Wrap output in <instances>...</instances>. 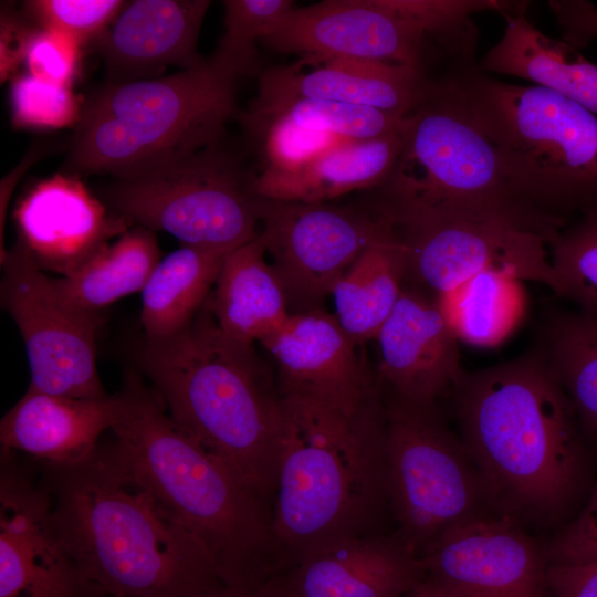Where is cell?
<instances>
[{
  "label": "cell",
  "instance_id": "obj_1",
  "mask_svg": "<svg viewBox=\"0 0 597 597\" xmlns=\"http://www.w3.org/2000/svg\"><path fill=\"white\" fill-rule=\"evenodd\" d=\"M113 453L174 522L210 555L222 583L262 586L286 566L272 510L224 463L174 422L134 374L119 391Z\"/></svg>",
  "mask_w": 597,
  "mask_h": 597
},
{
  "label": "cell",
  "instance_id": "obj_2",
  "mask_svg": "<svg viewBox=\"0 0 597 597\" xmlns=\"http://www.w3.org/2000/svg\"><path fill=\"white\" fill-rule=\"evenodd\" d=\"M61 541L107 597H190L221 582L203 546L158 506L109 444L35 461Z\"/></svg>",
  "mask_w": 597,
  "mask_h": 597
},
{
  "label": "cell",
  "instance_id": "obj_3",
  "mask_svg": "<svg viewBox=\"0 0 597 597\" xmlns=\"http://www.w3.org/2000/svg\"><path fill=\"white\" fill-rule=\"evenodd\" d=\"M137 363L177 427L272 510L285 412L253 346L226 336L203 306L176 335L144 341Z\"/></svg>",
  "mask_w": 597,
  "mask_h": 597
},
{
  "label": "cell",
  "instance_id": "obj_4",
  "mask_svg": "<svg viewBox=\"0 0 597 597\" xmlns=\"http://www.w3.org/2000/svg\"><path fill=\"white\" fill-rule=\"evenodd\" d=\"M452 392L488 499L538 519L561 510L578 472L575 410L543 354L464 371Z\"/></svg>",
  "mask_w": 597,
  "mask_h": 597
},
{
  "label": "cell",
  "instance_id": "obj_5",
  "mask_svg": "<svg viewBox=\"0 0 597 597\" xmlns=\"http://www.w3.org/2000/svg\"><path fill=\"white\" fill-rule=\"evenodd\" d=\"M282 400L272 528L286 568L317 546L374 533L389 496L384 402L346 417Z\"/></svg>",
  "mask_w": 597,
  "mask_h": 597
},
{
  "label": "cell",
  "instance_id": "obj_6",
  "mask_svg": "<svg viewBox=\"0 0 597 597\" xmlns=\"http://www.w3.org/2000/svg\"><path fill=\"white\" fill-rule=\"evenodd\" d=\"M235 83L209 59L167 76L106 84L83 105L67 169L127 177L222 140Z\"/></svg>",
  "mask_w": 597,
  "mask_h": 597
},
{
  "label": "cell",
  "instance_id": "obj_7",
  "mask_svg": "<svg viewBox=\"0 0 597 597\" xmlns=\"http://www.w3.org/2000/svg\"><path fill=\"white\" fill-rule=\"evenodd\" d=\"M519 195L561 219L597 207V115L538 85L476 66L450 73Z\"/></svg>",
  "mask_w": 597,
  "mask_h": 597
},
{
  "label": "cell",
  "instance_id": "obj_8",
  "mask_svg": "<svg viewBox=\"0 0 597 597\" xmlns=\"http://www.w3.org/2000/svg\"><path fill=\"white\" fill-rule=\"evenodd\" d=\"M374 190L440 216L506 220L555 237L566 222L519 195L449 73L432 78L406 116L397 164Z\"/></svg>",
  "mask_w": 597,
  "mask_h": 597
},
{
  "label": "cell",
  "instance_id": "obj_9",
  "mask_svg": "<svg viewBox=\"0 0 597 597\" xmlns=\"http://www.w3.org/2000/svg\"><path fill=\"white\" fill-rule=\"evenodd\" d=\"M222 140L181 159L114 178L104 203L181 245L233 251L259 233L253 179Z\"/></svg>",
  "mask_w": 597,
  "mask_h": 597
},
{
  "label": "cell",
  "instance_id": "obj_10",
  "mask_svg": "<svg viewBox=\"0 0 597 597\" xmlns=\"http://www.w3.org/2000/svg\"><path fill=\"white\" fill-rule=\"evenodd\" d=\"M388 496L396 534L420 556L448 530L482 516L488 499L462 443L434 405L385 404Z\"/></svg>",
  "mask_w": 597,
  "mask_h": 597
},
{
  "label": "cell",
  "instance_id": "obj_11",
  "mask_svg": "<svg viewBox=\"0 0 597 597\" xmlns=\"http://www.w3.org/2000/svg\"><path fill=\"white\" fill-rule=\"evenodd\" d=\"M371 209L402 245L406 279L436 296L488 271L555 290L551 253L557 237L512 221L444 217L379 198Z\"/></svg>",
  "mask_w": 597,
  "mask_h": 597
},
{
  "label": "cell",
  "instance_id": "obj_12",
  "mask_svg": "<svg viewBox=\"0 0 597 597\" xmlns=\"http://www.w3.org/2000/svg\"><path fill=\"white\" fill-rule=\"evenodd\" d=\"M258 238L283 289L290 315L324 301L384 222L370 208L256 196Z\"/></svg>",
  "mask_w": 597,
  "mask_h": 597
},
{
  "label": "cell",
  "instance_id": "obj_13",
  "mask_svg": "<svg viewBox=\"0 0 597 597\" xmlns=\"http://www.w3.org/2000/svg\"><path fill=\"white\" fill-rule=\"evenodd\" d=\"M1 306L23 339L29 389L81 399L108 397L96 365L102 313L74 310L55 295L50 275L15 244L0 258Z\"/></svg>",
  "mask_w": 597,
  "mask_h": 597
},
{
  "label": "cell",
  "instance_id": "obj_14",
  "mask_svg": "<svg viewBox=\"0 0 597 597\" xmlns=\"http://www.w3.org/2000/svg\"><path fill=\"white\" fill-rule=\"evenodd\" d=\"M0 597H107L56 531L49 494L17 452L0 451Z\"/></svg>",
  "mask_w": 597,
  "mask_h": 597
},
{
  "label": "cell",
  "instance_id": "obj_15",
  "mask_svg": "<svg viewBox=\"0 0 597 597\" xmlns=\"http://www.w3.org/2000/svg\"><path fill=\"white\" fill-rule=\"evenodd\" d=\"M276 364L282 399L346 417L383 402L379 385L336 317L323 310L291 315L260 343Z\"/></svg>",
  "mask_w": 597,
  "mask_h": 597
},
{
  "label": "cell",
  "instance_id": "obj_16",
  "mask_svg": "<svg viewBox=\"0 0 597 597\" xmlns=\"http://www.w3.org/2000/svg\"><path fill=\"white\" fill-rule=\"evenodd\" d=\"M428 39L380 0H325L294 7L263 42L277 52L376 61L423 72Z\"/></svg>",
  "mask_w": 597,
  "mask_h": 597
},
{
  "label": "cell",
  "instance_id": "obj_17",
  "mask_svg": "<svg viewBox=\"0 0 597 597\" xmlns=\"http://www.w3.org/2000/svg\"><path fill=\"white\" fill-rule=\"evenodd\" d=\"M426 576L471 597H545L544 561L507 516L454 526L420 556Z\"/></svg>",
  "mask_w": 597,
  "mask_h": 597
},
{
  "label": "cell",
  "instance_id": "obj_18",
  "mask_svg": "<svg viewBox=\"0 0 597 597\" xmlns=\"http://www.w3.org/2000/svg\"><path fill=\"white\" fill-rule=\"evenodd\" d=\"M17 242L45 274L77 272L133 223L112 211L73 175L57 174L28 190L14 210Z\"/></svg>",
  "mask_w": 597,
  "mask_h": 597
},
{
  "label": "cell",
  "instance_id": "obj_19",
  "mask_svg": "<svg viewBox=\"0 0 597 597\" xmlns=\"http://www.w3.org/2000/svg\"><path fill=\"white\" fill-rule=\"evenodd\" d=\"M426 577L395 533L336 540L300 556L268 584L280 597H401Z\"/></svg>",
  "mask_w": 597,
  "mask_h": 597
},
{
  "label": "cell",
  "instance_id": "obj_20",
  "mask_svg": "<svg viewBox=\"0 0 597 597\" xmlns=\"http://www.w3.org/2000/svg\"><path fill=\"white\" fill-rule=\"evenodd\" d=\"M430 82L422 71L408 65L303 56L295 64L263 71L258 95L244 114L259 115L293 100L317 98L408 115Z\"/></svg>",
  "mask_w": 597,
  "mask_h": 597
},
{
  "label": "cell",
  "instance_id": "obj_21",
  "mask_svg": "<svg viewBox=\"0 0 597 597\" xmlns=\"http://www.w3.org/2000/svg\"><path fill=\"white\" fill-rule=\"evenodd\" d=\"M379 371L392 394L434 405L453 391L464 370L458 338L437 305L413 289H402L376 338Z\"/></svg>",
  "mask_w": 597,
  "mask_h": 597
},
{
  "label": "cell",
  "instance_id": "obj_22",
  "mask_svg": "<svg viewBox=\"0 0 597 597\" xmlns=\"http://www.w3.org/2000/svg\"><path fill=\"white\" fill-rule=\"evenodd\" d=\"M208 0L126 2L94 42L113 82L140 80L168 65L191 69L205 60L197 52Z\"/></svg>",
  "mask_w": 597,
  "mask_h": 597
},
{
  "label": "cell",
  "instance_id": "obj_23",
  "mask_svg": "<svg viewBox=\"0 0 597 597\" xmlns=\"http://www.w3.org/2000/svg\"><path fill=\"white\" fill-rule=\"evenodd\" d=\"M121 407L119 392L81 399L28 388L1 418V448L49 464L81 462L97 449L101 434L112 430Z\"/></svg>",
  "mask_w": 597,
  "mask_h": 597
},
{
  "label": "cell",
  "instance_id": "obj_24",
  "mask_svg": "<svg viewBox=\"0 0 597 597\" xmlns=\"http://www.w3.org/2000/svg\"><path fill=\"white\" fill-rule=\"evenodd\" d=\"M401 133L341 140L290 172L261 170L254 176L253 193L274 200L323 203L353 191L374 190L397 164Z\"/></svg>",
  "mask_w": 597,
  "mask_h": 597
},
{
  "label": "cell",
  "instance_id": "obj_25",
  "mask_svg": "<svg viewBox=\"0 0 597 597\" xmlns=\"http://www.w3.org/2000/svg\"><path fill=\"white\" fill-rule=\"evenodd\" d=\"M504 18L502 38L478 62V69L527 80L597 115V65L566 41L535 28L525 10Z\"/></svg>",
  "mask_w": 597,
  "mask_h": 597
},
{
  "label": "cell",
  "instance_id": "obj_26",
  "mask_svg": "<svg viewBox=\"0 0 597 597\" xmlns=\"http://www.w3.org/2000/svg\"><path fill=\"white\" fill-rule=\"evenodd\" d=\"M229 338L253 346L290 318L281 283L256 237L231 251L205 304Z\"/></svg>",
  "mask_w": 597,
  "mask_h": 597
},
{
  "label": "cell",
  "instance_id": "obj_27",
  "mask_svg": "<svg viewBox=\"0 0 597 597\" xmlns=\"http://www.w3.org/2000/svg\"><path fill=\"white\" fill-rule=\"evenodd\" d=\"M380 219L381 231L342 275L331 295L334 316L358 346L376 338L406 280L402 245L388 222Z\"/></svg>",
  "mask_w": 597,
  "mask_h": 597
},
{
  "label": "cell",
  "instance_id": "obj_28",
  "mask_svg": "<svg viewBox=\"0 0 597 597\" xmlns=\"http://www.w3.org/2000/svg\"><path fill=\"white\" fill-rule=\"evenodd\" d=\"M231 251L181 245L161 259L142 291L145 341L167 339L203 308Z\"/></svg>",
  "mask_w": 597,
  "mask_h": 597
},
{
  "label": "cell",
  "instance_id": "obj_29",
  "mask_svg": "<svg viewBox=\"0 0 597 597\" xmlns=\"http://www.w3.org/2000/svg\"><path fill=\"white\" fill-rule=\"evenodd\" d=\"M155 231L132 227L96 253L77 272L50 276L57 298L74 310L102 313L117 300L143 291L160 261Z\"/></svg>",
  "mask_w": 597,
  "mask_h": 597
},
{
  "label": "cell",
  "instance_id": "obj_30",
  "mask_svg": "<svg viewBox=\"0 0 597 597\" xmlns=\"http://www.w3.org/2000/svg\"><path fill=\"white\" fill-rule=\"evenodd\" d=\"M521 283L509 274L482 272L437 295L434 304L458 339L474 346H495L524 315L526 303Z\"/></svg>",
  "mask_w": 597,
  "mask_h": 597
},
{
  "label": "cell",
  "instance_id": "obj_31",
  "mask_svg": "<svg viewBox=\"0 0 597 597\" xmlns=\"http://www.w3.org/2000/svg\"><path fill=\"white\" fill-rule=\"evenodd\" d=\"M543 356L574 410L597 436V314L577 310L556 316Z\"/></svg>",
  "mask_w": 597,
  "mask_h": 597
},
{
  "label": "cell",
  "instance_id": "obj_32",
  "mask_svg": "<svg viewBox=\"0 0 597 597\" xmlns=\"http://www.w3.org/2000/svg\"><path fill=\"white\" fill-rule=\"evenodd\" d=\"M276 116L341 139H371L399 133L407 115L336 101L300 98L259 115L243 114L242 122L251 129Z\"/></svg>",
  "mask_w": 597,
  "mask_h": 597
},
{
  "label": "cell",
  "instance_id": "obj_33",
  "mask_svg": "<svg viewBox=\"0 0 597 597\" xmlns=\"http://www.w3.org/2000/svg\"><path fill=\"white\" fill-rule=\"evenodd\" d=\"M295 7L291 0H227L224 33L210 60L237 78L258 70L256 43L266 39Z\"/></svg>",
  "mask_w": 597,
  "mask_h": 597
},
{
  "label": "cell",
  "instance_id": "obj_34",
  "mask_svg": "<svg viewBox=\"0 0 597 597\" xmlns=\"http://www.w3.org/2000/svg\"><path fill=\"white\" fill-rule=\"evenodd\" d=\"M554 292L597 314V207L563 228L552 245Z\"/></svg>",
  "mask_w": 597,
  "mask_h": 597
},
{
  "label": "cell",
  "instance_id": "obj_35",
  "mask_svg": "<svg viewBox=\"0 0 597 597\" xmlns=\"http://www.w3.org/2000/svg\"><path fill=\"white\" fill-rule=\"evenodd\" d=\"M10 96L15 127L57 129L76 126L82 115L83 105L70 85L30 73L13 80Z\"/></svg>",
  "mask_w": 597,
  "mask_h": 597
},
{
  "label": "cell",
  "instance_id": "obj_36",
  "mask_svg": "<svg viewBox=\"0 0 597 597\" xmlns=\"http://www.w3.org/2000/svg\"><path fill=\"white\" fill-rule=\"evenodd\" d=\"M121 0H34L24 2L39 28L66 33L83 45L95 42L119 14Z\"/></svg>",
  "mask_w": 597,
  "mask_h": 597
},
{
  "label": "cell",
  "instance_id": "obj_37",
  "mask_svg": "<svg viewBox=\"0 0 597 597\" xmlns=\"http://www.w3.org/2000/svg\"><path fill=\"white\" fill-rule=\"evenodd\" d=\"M262 137L264 167L272 172H290L308 164L341 140L331 134L301 127L276 116L249 129Z\"/></svg>",
  "mask_w": 597,
  "mask_h": 597
},
{
  "label": "cell",
  "instance_id": "obj_38",
  "mask_svg": "<svg viewBox=\"0 0 597 597\" xmlns=\"http://www.w3.org/2000/svg\"><path fill=\"white\" fill-rule=\"evenodd\" d=\"M83 46L66 33L38 27L25 54L28 73L71 86L80 69Z\"/></svg>",
  "mask_w": 597,
  "mask_h": 597
},
{
  "label": "cell",
  "instance_id": "obj_39",
  "mask_svg": "<svg viewBox=\"0 0 597 597\" xmlns=\"http://www.w3.org/2000/svg\"><path fill=\"white\" fill-rule=\"evenodd\" d=\"M551 556L553 565L597 561V488L580 515L556 540Z\"/></svg>",
  "mask_w": 597,
  "mask_h": 597
},
{
  "label": "cell",
  "instance_id": "obj_40",
  "mask_svg": "<svg viewBox=\"0 0 597 597\" xmlns=\"http://www.w3.org/2000/svg\"><path fill=\"white\" fill-rule=\"evenodd\" d=\"M548 8L556 19L563 40L586 48L597 39V7L585 0H551Z\"/></svg>",
  "mask_w": 597,
  "mask_h": 597
},
{
  "label": "cell",
  "instance_id": "obj_41",
  "mask_svg": "<svg viewBox=\"0 0 597 597\" xmlns=\"http://www.w3.org/2000/svg\"><path fill=\"white\" fill-rule=\"evenodd\" d=\"M36 28L25 23L11 11L1 12L0 23V77L1 83L11 77L25 60L29 43Z\"/></svg>",
  "mask_w": 597,
  "mask_h": 597
},
{
  "label": "cell",
  "instance_id": "obj_42",
  "mask_svg": "<svg viewBox=\"0 0 597 597\" xmlns=\"http://www.w3.org/2000/svg\"><path fill=\"white\" fill-rule=\"evenodd\" d=\"M551 597H597V561L553 565L547 569Z\"/></svg>",
  "mask_w": 597,
  "mask_h": 597
},
{
  "label": "cell",
  "instance_id": "obj_43",
  "mask_svg": "<svg viewBox=\"0 0 597 597\" xmlns=\"http://www.w3.org/2000/svg\"><path fill=\"white\" fill-rule=\"evenodd\" d=\"M190 597H280L269 585L264 584L255 588H243L227 585L222 582Z\"/></svg>",
  "mask_w": 597,
  "mask_h": 597
},
{
  "label": "cell",
  "instance_id": "obj_44",
  "mask_svg": "<svg viewBox=\"0 0 597 597\" xmlns=\"http://www.w3.org/2000/svg\"><path fill=\"white\" fill-rule=\"evenodd\" d=\"M401 597H471L432 578L425 577Z\"/></svg>",
  "mask_w": 597,
  "mask_h": 597
}]
</instances>
